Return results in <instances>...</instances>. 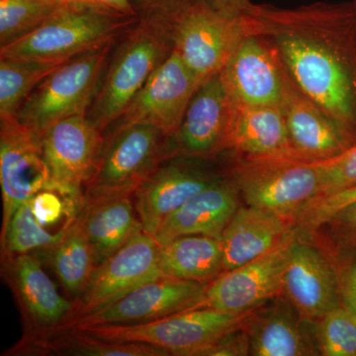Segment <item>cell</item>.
Masks as SVG:
<instances>
[{
    "label": "cell",
    "mask_w": 356,
    "mask_h": 356,
    "mask_svg": "<svg viewBox=\"0 0 356 356\" xmlns=\"http://www.w3.org/2000/svg\"><path fill=\"white\" fill-rule=\"evenodd\" d=\"M242 15L248 30L273 44L300 89L353 140L356 83L348 34L355 10L324 2L290 9L250 3Z\"/></svg>",
    "instance_id": "6da1fadb"
},
{
    "label": "cell",
    "mask_w": 356,
    "mask_h": 356,
    "mask_svg": "<svg viewBox=\"0 0 356 356\" xmlns=\"http://www.w3.org/2000/svg\"><path fill=\"white\" fill-rule=\"evenodd\" d=\"M175 46L168 25L138 21L110 55L86 116L102 135L144 88Z\"/></svg>",
    "instance_id": "7a4b0ae2"
},
{
    "label": "cell",
    "mask_w": 356,
    "mask_h": 356,
    "mask_svg": "<svg viewBox=\"0 0 356 356\" xmlns=\"http://www.w3.org/2000/svg\"><path fill=\"white\" fill-rule=\"evenodd\" d=\"M138 21L95 4L62 3L31 34L0 49V57L70 60L121 38Z\"/></svg>",
    "instance_id": "3957f363"
},
{
    "label": "cell",
    "mask_w": 356,
    "mask_h": 356,
    "mask_svg": "<svg viewBox=\"0 0 356 356\" xmlns=\"http://www.w3.org/2000/svg\"><path fill=\"white\" fill-rule=\"evenodd\" d=\"M117 41L70 58L44 77L18 109V121L41 139L58 121L86 114Z\"/></svg>",
    "instance_id": "277c9868"
},
{
    "label": "cell",
    "mask_w": 356,
    "mask_h": 356,
    "mask_svg": "<svg viewBox=\"0 0 356 356\" xmlns=\"http://www.w3.org/2000/svg\"><path fill=\"white\" fill-rule=\"evenodd\" d=\"M231 178L247 205L293 225L307 204L320 194L317 163L297 156L240 158Z\"/></svg>",
    "instance_id": "5b68a950"
},
{
    "label": "cell",
    "mask_w": 356,
    "mask_h": 356,
    "mask_svg": "<svg viewBox=\"0 0 356 356\" xmlns=\"http://www.w3.org/2000/svg\"><path fill=\"white\" fill-rule=\"evenodd\" d=\"M257 310L234 315L205 306L142 324L99 325L76 330L105 341L149 344L168 355L194 356L224 334L247 327Z\"/></svg>",
    "instance_id": "8992f818"
},
{
    "label": "cell",
    "mask_w": 356,
    "mask_h": 356,
    "mask_svg": "<svg viewBox=\"0 0 356 356\" xmlns=\"http://www.w3.org/2000/svg\"><path fill=\"white\" fill-rule=\"evenodd\" d=\"M168 158V138L156 126L134 124L107 134L84 198L134 194Z\"/></svg>",
    "instance_id": "52a82bcc"
},
{
    "label": "cell",
    "mask_w": 356,
    "mask_h": 356,
    "mask_svg": "<svg viewBox=\"0 0 356 356\" xmlns=\"http://www.w3.org/2000/svg\"><path fill=\"white\" fill-rule=\"evenodd\" d=\"M175 50L201 83L224 69L248 34L243 15H228L192 2L168 24Z\"/></svg>",
    "instance_id": "ba28073f"
},
{
    "label": "cell",
    "mask_w": 356,
    "mask_h": 356,
    "mask_svg": "<svg viewBox=\"0 0 356 356\" xmlns=\"http://www.w3.org/2000/svg\"><path fill=\"white\" fill-rule=\"evenodd\" d=\"M40 142L50 172L51 189L83 208L84 189L102 153V133L86 114L74 115L54 124Z\"/></svg>",
    "instance_id": "9c48e42d"
},
{
    "label": "cell",
    "mask_w": 356,
    "mask_h": 356,
    "mask_svg": "<svg viewBox=\"0 0 356 356\" xmlns=\"http://www.w3.org/2000/svg\"><path fill=\"white\" fill-rule=\"evenodd\" d=\"M200 84L173 50L103 137L134 124H149L170 139L177 132L192 96Z\"/></svg>",
    "instance_id": "30bf717a"
},
{
    "label": "cell",
    "mask_w": 356,
    "mask_h": 356,
    "mask_svg": "<svg viewBox=\"0 0 356 356\" xmlns=\"http://www.w3.org/2000/svg\"><path fill=\"white\" fill-rule=\"evenodd\" d=\"M208 284L161 276L135 288L102 310L72 321L62 331L99 325L142 324L202 308L206 306Z\"/></svg>",
    "instance_id": "8fae6325"
},
{
    "label": "cell",
    "mask_w": 356,
    "mask_h": 356,
    "mask_svg": "<svg viewBox=\"0 0 356 356\" xmlns=\"http://www.w3.org/2000/svg\"><path fill=\"white\" fill-rule=\"evenodd\" d=\"M159 248L154 236L143 231L98 264L67 324L102 310L140 285L165 275L159 266Z\"/></svg>",
    "instance_id": "7c38bea8"
},
{
    "label": "cell",
    "mask_w": 356,
    "mask_h": 356,
    "mask_svg": "<svg viewBox=\"0 0 356 356\" xmlns=\"http://www.w3.org/2000/svg\"><path fill=\"white\" fill-rule=\"evenodd\" d=\"M209 159L170 156L138 187L134 198L145 233L156 235L170 215L222 177L207 165Z\"/></svg>",
    "instance_id": "4fadbf2b"
},
{
    "label": "cell",
    "mask_w": 356,
    "mask_h": 356,
    "mask_svg": "<svg viewBox=\"0 0 356 356\" xmlns=\"http://www.w3.org/2000/svg\"><path fill=\"white\" fill-rule=\"evenodd\" d=\"M0 184L3 203L1 236L21 204L51 188L41 142L15 115L0 116Z\"/></svg>",
    "instance_id": "5bb4252c"
},
{
    "label": "cell",
    "mask_w": 356,
    "mask_h": 356,
    "mask_svg": "<svg viewBox=\"0 0 356 356\" xmlns=\"http://www.w3.org/2000/svg\"><path fill=\"white\" fill-rule=\"evenodd\" d=\"M235 102L221 72L200 84L177 132L168 139L173 156L211 159L228 149Z\"/></svg>",
    "instance_id": "9a60e30c"
},
{
    "label": "cell",
    "mask_w": 356,
    "mask_h": 356,
    "mask_svg": "<svg viewBox=\"0 0 356 356\" xmlns=\"http://www.w3.org/2000/svg\"><path fill=\"white\" fill-rule=\"evenodd\" d=\"M248 31L222 70L224 83L236 104L280 106L286 67L268 39Z\"/></svg>",
    "instance_id": "2e32d148"
},
{
    "label": "cell",
    "mask_w": 356,
    "mask_h": 356,
    "mask_svg": "<svg viewBox=\"0 0 356 356\" xmlns=\"http://www.w3.org/2000/svg\"><path fill=\"white\" fill-rule=\"evenodd\" d=\"M295 236L268 254L220 274L208 284L206 306L240 315L257 310L282 294L283 277Z\"/></svg>",
    "instance_id": "e0dca14e"
},
{
    "label": "cell",
    "mask_w": 356,
    "mask_h": 356,
    "mask_svg": "<svg viewBox=\"0 0 356 356\" xmlns=\"http://www.w3.org/2000/svg\"><path fill=\"white\" fill-rule=\"evenodd\" d=\"M282 295L304 317L316 322L341 304L331 259L297 236L290 248Z\"/></svg>",
    "instance_id": "ac0fdd59"
},
{
    "label": "cell",
    "mask_w": 356,
    "mask_h": 356,
    "mask_svg": "<svg viewBox=\"0 0 356 356\" xmlns=\"http://www.w3.org/2000/svg\"><path fill=\"white\" fill-rule=\"evenodd\" d=\"M280 107L293 152L300 159L325 161L355 144L317 103L300 89L289 74Z\"/></svg>",
    "instance_id": "d6986e66"
},
{
    "label": "cell",
    "mask_w": 356,
    "mask_h": 356,
    "mask_svg": "<svg viewBox=\"0 0 356 356\" xmlns=\"http://www.w3.org/2000/svg\"><path fill=\"white\" fill-rule=\"evenodd\" d=\"M248 331L252 356L322 355L317 322L304 317L282 294L257 311Z\"/></svg>",
    "instance_id": "ffe728a7"
},
{
    "label": "cell",
    "mask_w": 356,
    "mask_h": 356,
    "mask_svg": "<svg viewBox=\"0 0 356 356\" xmlns=\"http://www.w3.org/2000/svg\"><path fill=\"white\" fill-rule=\"evenodd\" d=\"M240 192L231 177H222L199 192L159 227L154 240L159 245L178 236L206 235L222 238L238 206Z\"/></svg>",
    "instance_id": "44dd1931"
},
{
    "label": "cell",
    "mask_w": 356,
    "mask_h": 356,
    "mask_svg": "<svg viewBox=\"0 0 356 356\" xmlns=\"http://www.w3.org/2000/svg\"><path fill=\"white\" fill-rule=\"evenodd\" d=\"M295 236L291 222L254 206H240L222 235L224 271L254 261Z\"/></svg>",
    "instance_id": "7402d4cb"
},
{
    "label": "cell",
    "mask_w": 356,
    "mask_h": 356,
    "mask_svg": "<svg viewBox=\"0 0 356 356\" xmlns=\"http://www.w3.org/2000/svg\"><path fill=\"white\" fill-rule=\"evenodd\" d=\"M21 305L39 332L48 334L62 329L74 313V304L58 293L34 254L16 255L6 259Z\"/></svg>",
    "instance_id": "603a6c76"
},
{
    "label": "cell",
    "mask_w": 356,
    "mask_h": 356,
    "mask_svg": "<svg viewBox=\"0 0 356 356\" xmlns=\"http://www.w3.org/2000/svg\"><path fill=\"white\" fill-rule=\"evenodd\" d=\"M77 218L92 248L96 266L144 231L134 194L84 198Z\"/></svg>",
    "instance_id": "cb8c5ba5"
},
{
    "label": "cell",
    "mask_w": 356,
    "mask_h": 356,
    "mask_svg": "<svg viewBox=\"0 0 356 356\" xmlns=\"http://www.w3.org/2000/svg\"><path fill=\"white\" fill-rule=\"evenodd\" d=\"M228 149L240 158L296 156L280 106H248L235 103Z\"/></svg>",
    "instance_id": "d4e9b609"
},
{
    "label": "cell",
    "mask_w": 356,
    "mask_h": 356,
    "mask_svg": "<svg viewBox=\"0 0 356 356\" xmlns=\"http://www.w3.org/2000/svg\"><path fill=\"white\" fill-rule=\"evenodd\" d=\"M159 266L168 277L208 284L224 273L222 238L187 235L173 238L159 245Z\"/></svg>",
    "instance_id": "484cf974"
},
{
    "label": "cell",
    "mask_w": 356,
    "mask_h": 356,
    "mask_svg": "<svg viewBox=\"0 0 356 356\" xmlns=\"http://www.w3.org/2000/svg\"><path fill=\"white\" fill-rule=\"evenodd\" d=\"M70 332L30 334L11 350V355L74 356H170L149 344L105 341L76 329Z\"/></svg>",
    "instance_id": "4316f807"
},
{
    "label": "cell",
    "mask_w": 356,
    "mask_h": 356,
    "mask_svg": "<svg viewBox=\"0 0 356 356\" xmlns=\"http://www.w3.org/2000/svg\"><path fill=\"white\" fill-rule=\"evenodd\" d=\"M44 252L63 286L72 298L79 299L96 267L92 248L79 218L70 222L60 240Z\"/></svg>",
    "instance_id": "83f0119b"
},
{
    "label": "cell",
    "mask_w": 356,
    "mask_h": 356,
    "mask_svg": "<svg viewBox=\"0 0 356 356\" xmlns=\"http://www.w3.org/2000/svg\"><path fill=\"white\" fill-rule=\"evenodd\" d=\"M67 60L0 57V116L16 115L44 77Z\"/></svg>",
    "instance_id": "f1b7e54d"
},
{
    "label": "cell",
    "mask_w": 356,
    "mask_h": 356,
    "mask_svg": "<svg viewBox=\"0 0 356 356\" xmlns=\"http://www.w3.org/2000/svg\"><path fill=\"white\" fill-rule=\"evenodd\" d=\"M65 229L49 231L35 217L30 201H26L15 211L6 233L0 236L2 259L6 261L16 255L33 254L37 250L44 252L60 240Z\"/></svg>",
    "instance_id": "f546056e"
},
{
    "label": "cell",
    "mask_w": 356,
    "mask_h": 356,
    "mask_svg": "<svg viewBox=\"0 0 356 356\" xmlns=\"http://www.w3.org/2000/svg\"><path fill=\"white\" fill-rule=\"evenodd\" d=\"M60 6L57 0H0V49L31 34Z\"/></svg>",
    "instance_id": "4dcf8cb0"
},
{
    "label": "cell",
    "mask_w": 356,
    "mask_h": 356,
    "mask_svg": "<svg viewBox=\"0 0 356 356\" xmlns=\"http://www.w3.org/2000/svg\"><path fill=\"white\" fill-rule=\"evenodd\" d=\"M323 356H356V314L343 304L317 321Z\"/></svg>",
    "instance_id": "1f68e13d"
},
{
    "label": "cell",
    "mask_w": 356,
    "mask_h": 356,
    "mask_svg": "<svg viewBox=\"0 0 356 356\" xmlns=\"http://www.w3.org/2000/svg\"><path fill=\"white\" fill-rule=\"evenodd\" d=\"M356 202V184L329 195L317 196L307 204L294 222L296 232H313L325 226L346 206Z\"/></svg>",
    "instance_id": "d6a6232c"
},
{
    "label": "cell",
    "mask_w": 356,
    "mask_h": 356,
    "mask_svg": "<svg viewBox=\"0 0 356 356\" xmlns=\"http://www.w3.org/2000/svg\"><path fill=\"white\" fill-rule=\"evenodd\" d=\"M320 172V194L329 195L356 184V143L334 158L316 161Z\"/></svg>",
    "instance_id": "836d02e7"
},
{
    "label": "cell",
    "mask_w": 356,
    "mask_h": 356,
    "mask_svg": "<svg viewBox=\"0 0 356 356\" xmlns=\"http://www.w3.org/2000/svg\"><path fill=\"white\" fill-rule=\"evenodd\" d=\"M33 213L46 228L57 226L64 218L76 219L81 208L72 198L54 189H44L29 199Z\"/></svg>",
    "instance_id": "e575fe53"
},
{
    "label": "cell",
    "mask_w": 356,
    "mask_h": 356,
    "mask_svg": "<svg viewBox=\"0 0 356 356\" xmlns=\"http://www.w3.org/2000/svg\"><path fill=\"white\" fill-rule=\"evenodd\" d=\"M341 303L356 314V245H343L332 255Z\"/></svg>",
    "instance_id": "d590c367"
},
{
    "label": "cell",
    "mask_w": 356,
    "mask_h": 356,
    "mask_svg": "<svg viewBox=\"0 0 356 356\" xmlns=\"http://www.w3.org/2000/svg\"><path fill=\"white\" fill-rule=\"evenodd\" d=\"M140 20L170 24L178 14L192 3V0H129Z\"/></svg>",
    "instance_id": "8d00e7d4"
},
{
    "label": "cell",
    "mask_w": 356,
    "mask_h": 356,
    "mask_svg": "<svg viewBox=\"0 0 356 356\" xmlns=\"http://www.w3.org/2000/svg\"><path fill=\"white\" fill-rule=\"evenodd\" d=\"M248 355H250V334L248 325L224 334L214 343L208 344L194 355V356Z\"/></svg>",
    "instance_id": "74e56055"
},
{
    "label": "cell",
    "mask_w": 356,
    "mask_h": 356,
    "mask_svg": "<svg viewBox=\"0 0 356 356\" xmlns=\"http://www.w3.org/2000/svg\"><path fill=\"white\" fill-rule=\"evenodd\" d=\"M327 225H331L339 243L356 245V202L337 213Z\"/></svg>",
    "instance_id": "f35d334b"
},
{
    "label": "cell",
    "mask_w": 356,
    "mask_h": 356,
    "mask_svg": "<svg viewBox=\"0 0 356 356\" xmlns=\"http://www.w3.org/2000/svg\"><path fill=\"white\" fill-rule=\"evenodd\" d=\"M192 2L218 13L234 16L242 15L243 11L252 3L250 0H192Z\"/></svg>",
    "instance_id": "ab89813d"
},
{
    "label": "cell",
    "mask_w": 356,
    "mask_h": 356,
    "mask_svg": "<svg viewBox=\"0 0 356 356\" xmlns=\"http://www.w3.org/2000/svg\"><path fill=\"white\" fill-rule=\"evenodd\" d=\"M81 1L104 7V8L109 9L114 13L123 14L128 17L138 18L137 14L134 11L129 0H81Z\"/></svg>",
    "instance_id": "60d3db41"
},
{
    "label": "cell",
    "mask_w": 356,
    "mask_h": 356,
    "mask_svg": "<svg viewBox=\"0 0 356 356\" xmlns=\"http://www.w3.org/2000/svg\"><path fill=\"white\" fill-rule=\"evenodd\" d=\"M62 3H70V2H83L81 0H58Z\"/></svg>",
    "instance_id": "b9f144b4"
},
{
    "label": "cell",
    "mask_w": 356,
    "mask_h": 356,
    "mask_svg": "<svg viewBox=\"0 0 356 356\" xmlns=\"http://www.w3.org/2000/svg\"><path fill=\"white\" fill-rule=\"evenodd\" d=\"M57 1H58V0H57Z\"/></svg>",
    "instance_id": "7bdbcfd3"
}]
</instances>
